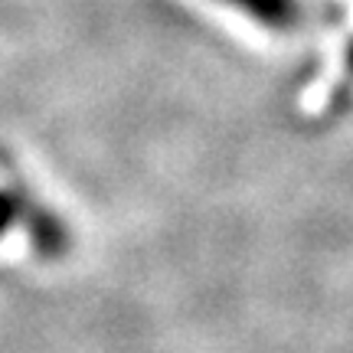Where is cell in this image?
Masks as SVG:
<instances>
[{
	"mask_svg": "<svg viewBox=\"0 0 353 353\" xmlns=\"http://www.w3.org/2000/svg\"><path fill=\"white\" fill-rule=\"evenodd\" d=\"M229 7L242 10L245 17L259 20L268 30H278V33H288L301 23V3L298 0H223Z\"/></svg>",
	"mask_w": 353,
	"mask_h": 353,
	"instance_id": "obj_2",
	"label": "cell"
},
{
	"mask_svg": "<svg viewBox=\"0 0 353 353\" xmlns=\"http://www.w3.org/2000/svg\"><path fill=\"white\" fill-rule=\"evenodd\" d=\"M0 170H3V190L10 196V206H13V216L17 223L26 229L30 236V245L37 249V255L43 259H63L69 249H72V232L69 226L63 223V216L52 213L50 206L33 196V190L26 187V180L20 176L17 164L10 161V154L0 151Z\"/></svg>",
	"mask_w": 353,
	"mask_h": 353,
	"instance_id": "obj_1",
	"label": "cell"
},
{
	"mask_svg": "<svg viewBox=\"0 0 353 353\" xmlns=\"http://www.w3.org/2000/svg\"><path fill=\"white\" fill-rule=\"evenodd\" d=\"M17 226V216H13V206H10V196H7V190L0 183V239Z\"/></svg>",
	"mask_w": 353,
	"mask_h": 353,
	"instance_id": "obj_3",
	"label": "cell"
},
{
	"mask_svg": "<svg viewBox=\"0 0 353 353\" xmlns=\"http://www.w3.org/2000/svg\"><path fill=\"white\" fill-rule=\"evenodd\" d=\"M347 65H350V72H353V46H350V52H347Z\"/></svg>",
	"mask_w": 353,
	"mask_h": 353,
	"instance_id": "obj_4",
	"label": "cell"
}]
</instances>
